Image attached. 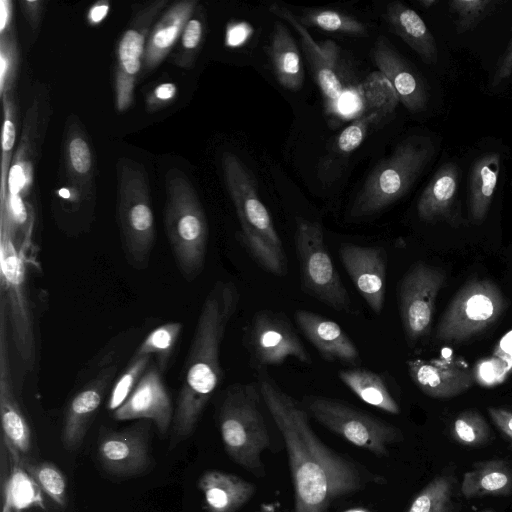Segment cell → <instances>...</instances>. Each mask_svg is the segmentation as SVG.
I'll return each instance as SVG.
<instances>
[{"label": "cell", "instance_id": "6da1fadb", "mask_svg": "<svg viewBox=\"0 0 512 512\" xmlns=\"http://www.w3.org/2000/svg\"><path fill=\"white\" fill-rule=\"evenodd\" d=\"M259 391L285 442L294 490L293 512H326L334 500L358 492L368 483L384 482L326 446L313 431L305 406L270 377H259Z\"/></svg>", "mask_w": 512, "mask_h": 512}, {"label": "cell", "instance_id": "7a4b0ae2", "mask_svg": "<svg viewBox=\"0 0 512 512\" xmlns=\"http://www.w3.org/2000/svg\"><path fill=\"white\" fill-rule=\"evenodd\" d=\"M239 301L237 286L224 280L215 282L204 299L183 366L170 448L194 432L222 381L221 344Z\"/></svg>", "mask_w": 512, "mask_h": 512}, {"label": "cell", "instance_id": "3957f363", "mask_svg": "<svg viewBox=\"0 0 512 512\" xmlns=\"http://www.w3.org/2000/svg\"><path fill=\"white\" fill-rule=\"evenodd\" d=\"M222 171L240 222L241 242L264 270L278 276L286 275V252L270 213L258 195L253 176L232 152L223 154Z\"/></svg>", "mask_w": 512, "mask_h": 512}, {"label": "cell", "instance_id": "277c9868", "mask_svg": "<svg viewBox=\"0 0 512 512\" xmlns=\"http://www.w3.org/2000/svg\"><path fill=\"white\" fill-rule=\"evenodd\" d=\"M164 226L182 276L192 281L203 270L208 223L198 194L187 176L170 169L165 176Z\"/></svg>", "mask_w": 512, "mask_h": 512}, {"label": "cell", "instance_id": "5b68a950", "mask_svg": "<svg viewBox=\"0 0 512 512\" xmlns=\"http://www.w3.org/2000/svg\"><path fill=\"white\" fill-rule=\"evenodd\" d=\"M260 391L251 383L233 384L223 393L217 422L228 456L257 477L264 476L262 454L270 436L260 409Z\"/></svg>", "mask_w": 512, "mask_h": 512}, {"label": "cell", "instance_id": "8992f818", "mask_svg": "<svg viewBox=\"0 0 512 512\" xmlns=\"http://www.w3.org/2000/svg\"><path fill=\"white\" fill-rule=\"evenodd\" d=\"M432 141L423 136L403 140L392 154L369 173L354 199L350 217L375 215L402 198L434 154Z\"/></svg>", "mask_w": 512, "mask_h": 512}, {"label": "cell", "instance_id": "52a82bcc", "mask_svg": "<svg viewBox=\"0 0 512 512\" xmlns=\"http://www.w3.org/2000/svg\"><path fill=\"white\" fill-rule=\"evenodd\" d=\"M117 172V219L127 261L136 269L147 267L155 243V222L145 167L121 158Z\"/></svg>", "mask_w": 512, "mask_h": 512}, {"label": "cell", "instance_id": "ba28073f", "mask_svg": "<svg viewBox=\"0 0 512 512\" xmlns=\"http://www.w3.org/2000/svg\"><path fill=\"white\" fill-rule=\"evenodd\" d=\"M11 227L0 222L1 301L11 328L15 350L26 370L36 361L33 315L26 290L22 259L14 245Z\"/></svg>", "mask_w": 512, "mask_h": 512}, {"label": "cell", "instance_id": "9c48e42d", "mask_svg": "<svg viewBox=\"0 0 512 512\" xmlns=\"http://www.w3.org/2000/svg\"><path fill=\"white\" fill-rule=\"evenodd\" d=\"M305 408L329 431L376 457L388 456L390 446L403 440L398 427L340 400L311 397Z\"/></svg>", "mask_w": 512, "mask_h": 512}, {"label": "cell", "instance_id": "30bf717a", "mask_svg": "<svg viewBox=\"0 0 512 512\" xmlns=\"http://www.w3.org/2000/svg\"><path fill=\"white\" fill-rule=\"evenodd\" d=\"M294 239L305 293L336 311L348 312L351 299L327 250L321 225L297 219Z\"/></svg>", "mask_w": 512, "mask_h": 512}, {"label": "cell", "instance_id": "8fae6325", "mask_svg": "<svg viewBox=\"0 0 512 512\" xmlns=\"http://www.w3.org/2000/svg\"><path fill=\"white\" fill-rule=\"evenodd\" d=\"M505 308L506 300L494 282L488 279L470 281L447 306L436 329V340L464 342L496 322Z\"/></svg>", "mask_w": 512, "mask_h": 512}, {"label": "cell", "instance_id": "7c38bea8", "mask_svg": "<svg viewBox=\"0 0 512 512\" xmlns=\"http://www.w3.org/2000/svg\"><path fill=\"white\" fill-rule=\"evenodd\" d=\"M444 282L445 275L440 269L424 263L412 266L401 279L399 311L410 346L430 332L436 298Z\"/></svg>", "mask_w": 512, "mask_h": 512}, {"label": "cell", "instance_id": "4fadbf2b", "mask_svg": "<svg viewBox=\"0 0 512 512\" xmlns=\"http://www.w3.org/2000/svg\"><path fill=\"white\" fill-rule=\"evenodd\" d=\"M245 341L253 363L260 368L281 365L288 358L311 363L309 352L283 313L258 311L246 330Z\"/></svg>", "mask_w": 512, "mask_h": 512}, {"label": "cell", "instance_id": "5bb4252c", "mask_svg": "<svg viewBox=\"0 0 512 512\" xmlns=\"http://www.w3.org/2000/svg\"><path fill=\"white\" fill-rule=\"evenodd\" d=\"M7 314L0 303V415L1 439L10 456L20 462L26 460L31 449V430L15 395L10 365Z\"/></svg>", "mask_w": 512, "mask_h": 512}, {"label": "cell", "instance_id": "9a60e30c", "mask_svg": "<svg viewBox=\"0 0 512 512\" xmlns=\"http://www.w3.org/2000/svg\"><path fill=\"white\" fill-rule=\"evenodd\" d=\"M149 420H140L122 430L103 433L98 441L97 457L102 468L115 476L144 473L150 466L148 447Z\"/></svg>", "mask_w": 512, "mask_h": 512}, {"label": "cell", "instance_id": "2e32d148", "mask_svg": "<svg viewBox=\"0 0 512 512\" xmlns=\"http://www.w3.org/2000/svg\"><path fill=\"white\" fill-rule=\"evenodd\" d=\"M269 11L275 16L285 20L298 33L302 49L310 63L315 81L323 97L327 113L338 114V102L344 91L342 82L336 73L339 47L330 40L317 43L307 28L285 6L273 3Z\"/></svg>", "mask_w": 512, "mask_h": 512}, {"label": "cell", "instance_id": "e0dca14e", "mask_svg": "<svg viewBox=\"0 0 512 512\" xmlns=\"http://www.w3.org/2000/svg\"><path fill=\"white\" fill-rule=\"evenodd\" d=\"M116 374L117 364H109L101 368L93 379L72 396L67 404L61 429V442L66 449L74 451L82 445Z\"/></svg>", "mask_w": 512, "mask_h": 512}, {"label": "cell", "instance_id": "ac0fdd59", "mask_svg": "<svg viewBox=\"0 0 512 512\" xmlns=\"http://www.w3.org/2000/svg\"><path fill=\"white\" fill-rule=\"evenodd\" d=\"M44 104L46 102L43 98L37 95L26 111L21 139L10 167L5 205L9 202L22 201V198L31 189L34 164L47 121L46 105Z\"/></svg>", "mask_w": 512, "mask_h": 512}, {"label": "cell", "instance_id": "d6986e66", "mask_svg": "<svg viewBox=\"0 0 512 512\" xmlns=\"http://www.w3.org/2000/svg\"><path fill=\"white\" fill-rule=\"evenodd\" d=\"M112 415L118 421L149 420L162 434L172 426L174 409L154 360L129 397Z\"/></svg>", "mask_w": 512, "mask_h": 512}, {"label": "cell", "instance_id": "ffe728a7", "mask_svg": "<svg viewBox=\"0 0 512 512\" xmlns=\"http://www.w3.org/2000/svg\"><path fill=\"white\" fill-rule=\"evenodd\" d=\"M342 264L370 309L380 314L386 292V252L381 247L344 243L339 248Z\"/></svg>", "mask_w": 512, "mask_h": 512}, {"label": "cell", "instance_id": "44dd1931", "mask_svg": "<svg viewBox=\"0 0 512 512\" xmlns=\"http://www.w3.org/2000/svg\"><path fill=\"white\" fill-rule=\"evenodd\" d=\"M168 4V0H154L134 6L128 26L118 42L115 77L136 81L142 70L149 34Z\"/></svg>", "mask_w": 512, "mask_h": 512}, {"label": "cell", "instance_id": "7402d4cb", "mask_svg": "<svg viewBox=\"0 0 512 512\" xmlns=\"http://www.w3.org/2000/svg\"><path fill=\"white\" fill-rule=\"evenodd\" d=\"M373 59L409 111L417 113L426 108L428 94L424 82L384 36L375 41Z\"/></svg>", "mask_w": 512, "mask_h": 512}, {"label": "cell", "instance_id": "603a6c76", "mask_svg": "<svg viewBox=\"0 0 512 512\" xmlns=\"http://www.w3.org/2000/svg\"><path fill=\"white\" fill-rule=\"evenodd\" d=\"M416 386L432 398L447 399L467 391L474 383L473 373L457 361L413 359L407 362Z\"/></svg>", "mask_w": 512, "mask_h": 512}, {"label": "cell", "instance_id": "cb8c5ba5", "mask_svg": "<svg viewBox=\"0 0 512 512\" xmlns=\"http://www.w3.org/2000/svg\"><path fill=\"white\" fill-rule=\"evenodd\" d=\"M295 320L324 359L354 366L361 362L358 348L335 321L307 310H297Z\"/></svg>", "mask_w": 512, "mask_h": 512}, {"label": "cell", "instance_id": "d4e9b609", "mask_svg": "<svg viewBox=\"0 0 512 512\" xmlns=\"http://www.w3.org/2000/svg\"><path fill=\"white\" fill-rule=\"evenodd\" d=\"M198 5L197 0H180L164 10L149 34L141 77L155 70L169 55Z\"/></svg>", "mask_w": 512, "mask_h": 512}, {"label": "cell", "instance_id": "484cf974", "mask_svg": "<svg viewBox=\"0 0 512 512\" xmlns=\"http://www.w3.org/2000/svg\"><path fill=\"white\" fill-rule=\"evenodd\" d=\"M208 512H236L255 494L256 486L232 473L207 470L198 480Z\"/></svg>", "mask_w": 512, "mask_h": 512}, {"label": "cell", "instance_id": "4316f807", "mask_svg": "<svg viewBox=\"0 0 512 512\" xmlns=\"http://www.w3.org/2000/svg\"><path fill=\"white\" fill-rule=\"evenodd\" d=\"M460 495L467 500L512 495V461L491 458L474 462L463 473Z\"/></svg>", "mask_w": 512, "mask_h": 512}, {"label": "cell", "instance_id": "83f0119b", "mask_svg": "<svg viewBox=\"0 0 512 512\" xmlns=\"http://www.w3.org/2000/svg\"><path fill=\"white\" fill-rule=\"evenodd\" d=\"M458 185V166L453 162L443 164L419 197L418 217L425 222L450 219L456 203Z\"/></svg>", "mask_w": 512, "mask_h": 512}, {"label": "cell", "instance_id": "f1b7e54d", "mask_svg": "<svg viewBox=\"0 0 512 512\" xmlns=\"http://www.w3.org/2000/svg\"><path fill=\"white\" fill-rule=\"evenodd\" d=\"M385 19L394 34L402 39L427 64L438 59L434 36L413 9L399 1L387 5Z\"/></svg>", "mask_w": 512, "mask_h": 512}, {"label": "cell", "instance_id": "f546056e", "mask_svg": "<svg viewBox=\"0 0 512 512\" xmlns=\"http://www.w3.org/2000/svg\"><path fill=\"white\" fill-rule=\"evenodd\" d=\"M268 55L279 84L287 90H300L304 82L300 52L289 29L281 21L274 24Z\"/></svg>", "mask_w": 512, "mask_h": 512}, {"label": "cell", "instance_id": "4dcf8cb0", "mask_svg": "<svg viewBox=\"0 0 512 512\" xmlns=\"http://www.w3.org/2000/svg\"><path fill=\"white\" fill-rule=\"evenodd\" d=\"M63 156L70 187L88 196L93 186V154L88 137L76 120L70 121L66 129Z\"/></svg>", "mask_w": 512, "mask_h": 512}, {"label": "cell", "instance_id": "1f68e13d", "mask_svg": "<svg viewBox=\"0 0 512 512\" xmlns=\"http://www.w3.org/2000/svg\"><path fill=\"white\" fill-rule=\"evenodd\" d=\"M460 482L449 466L434 476L411 500L405 512H458Z\"/></svg>", "mask_w": 512, "mask_h": 512}, {"label": "cell", "instance_id": "d6a6232c", "mask_svg": "<svg viewBox=\"0 0 512 512\" xmlns=\"http://www.w3.org/2000/svg\"><path fill=\"white\" fill-rule=\"evenodd\" d=\"M499 153L480 156L472 165L469 176V212L473 222L480 223L491 206L500 173Z\"/></svg>", "mask_w": 512, "mask_h": 512}, {"label": "cell", "instance_id": "836d02e7", "mask_svg": "<svg viewBox=\"0 0 512 512\" xmlns=\"http://www.w3.org/2000/svg\"><path fill=\"white\" fill-rule=\"evenodd\" d=\"M338 377L360 400L386 413L399 414L400 407L385 380L376 372L364 368L338 371Z\"/></svg>", "mask_w": 512, "mask_h": 512}, {"label": "cell", "instance_id": "e575fe53", "mask_svg": "<svg viewBox=\"0 0 512 512\" xmlns=\"http://www.w3.org/2000/svg\"><path fill=\"white\" fill-rule=\"evenodd\" d=\"M361 102V115H376L381 122L396 109L399 98L387 78L376 71L369 74L357 88Z\"/></svg>", "mask_w": 512, "mask_h": 512}, {"label": "cell", "instance_id": "d590c367", "mask_svg": "<svg viewBox=\"0 0 512 512\" xmlns=\"http://www.w3.org/2000/svg\"><path fill=\"white\" fill-rule=\"evenodd\" d=\"M11 457V456H10ZM2 499H7L13 510L43 506L40 487L23 468L20 461L11 457V473L1 488Z\"/></svg>", "mask_w": 512, "mask_h": 512}, {"label": "cell", "instance_id": "8d00e7d4", "mask_svg": "<svg viewBox=\"0 0 512 512\" xmlns=\"http://www.w3.org/2000/svg\"><path fill=\"white\" fill-rule=\"evenodd\" d=\"M182 329L181 322H167L156 327L140 343L134 354L152 356L161 373H164Z\"/></svg>", "mask_w": 512, "mask_h": 512}, {"label": "cell", "instance_id": "74e56055", "mask_svg": "<svg viewBox=\"0 0 512 512\" xmlns=\"http://www.w3.org/2000/svg\"><path fill=\"white\" fill-rule=\"evenodd\" d=\"M451 438L459 445L479 449L488 445L492 439V430L485 418L476 410L460 412L452 421Z\"/></svg>", "mask_w": 512, "mask_h": 512}, {"label": "cell", "instance_id": "f35d334b", "mask_svg": "<svg viewBox=\"0 0 512 512\" xmlns=\"http://www.w3.org/2000/svg\"><path fill=\"white\" fill-rule=\"evenodd\" d=\"M3 129H2V155H1V181H0V212L3 211L8 195V179L12 164L13 147L16 139L17 105L15 91L6 93L2 97Z\"/></svg>", "mask_w": 512, "mask_h": 512}, {"label": "cell", "instance_id": "ab89813d", "mask_svg": "<svg viewBox=\"0 0 512 512\" xmlns=\"http://www.w3.org/2000/svg\"><path fill=\"white\" fill-rule=\"evenodd\" d=\"M300 22L305 27H317L332 33L351 36H367L368 34L364 23L333 9H311L305 13Z\"/></svg>", "mask_w": 512, "mask_h": 512}, {"label": "cell", "instance_id": "60d3db41", "mask_svg": "<svg viewBox=\"0 0 512 512\" xmlns=\"http://www.w3.org/2000/svg\"><path fill=\"white\" fill-rule=\"evenodd\" d=\"M20 463L54 503L60 507L67 504V481L57 465L49 461L32 463L27 459Z\"/></svg>", "mask_w": 512, "mask_h": 512}, {"label": "cell", "instance_id": "b9f144b4", "mask_svg": "<svg viewBox=\"0 0 512 512\" xmlns=\"http://www.w3.org/2000/svg\"><path fill=\"white\" fill-rule=\"evenodd\" d=\"M205 11L202 5H198L192 17L180 37V45L172 62L182 68H189L200 51L205 34Z\"/></svg>", "mask_w": 512, "mask_h": 512}, {"label": "cell", "instance_id": "7bdbcfd3", "mask_svg": "<svg viewBox=\"0 0 512 512\" xmlns=\"http://www.w3.org/2000/svg\"><path fill=\"white\" fill-rule=\"evenodd\" d=\"M153 361L150 355L133 354L128 365L114 381L109 394L107 408L116 410L129 397Z\"/></svg>", "mask_w": 512, "mask_h": 512}, {"label": "cell", "instance_id": "ee69618b", "mask_svg": "<svg viewBox=\"0 0 512 512\" xmlns=\"http://www.w3.org/2000/svg\"><path fill=\"white\" fill-rule=\"evenodd\" d=\"M379 122L376 115H360L337 136L332 146V152L327 155L324 164L330 167L336 161L347 158L361 145L369 127Z\"/></svg>", "mask_w": 512, "mask_h": 512}, {"label": "cell", "instance_id": "f6af8a7d", "mask_svg": "<svg viewBox=\"0 0 512 512\" xmlns=\"http://www.w3.org/2000/svg\"><path fill=\"white\" fill-rule=\"evenodd\" d=\"M19 65L16 30L0 34V97L15 91Z\"/></svg>", "mask_w": 512, "mask_h": 512}, {"label": "cell", "instance_id": "bcb514c9", "mask_svg": "<svg viewBox=\"0 0 512 512\" xmlns=\"http://www.w3.org/2000/svg\"><path fill=\"white\" fill-rule=\"evenodd\" d=\"M499 3L494 0L450 1V10L456 16L457 31L464 33L473 30Z\"/></svg>", "mask_w": 512, "mask_h": 512}, {"label": "cell", "instance_id": "7dc6e473", "mask_svg": "<svg viewBox=\"0 0 512 512\" xmlns=\"http://www.w3.org/2000/svg\"><path fill=\"white\" fill-rule=\"evenodd\" d=\"M508 373L506 365L492 357L477 364L473 376L481 385L491 387L503 381Z\"/></svg>", "mask_w": 512, "mask_h": 512}, {"label": "cell", "instance_id": "c3c4849f", "mask_svg": "<svg viewBox=\"0 0 512 512\" xmlns=\"http://www.w3.org/2000/svg\"><path fill=\"white\" fill-rule=\"evenodd\" d=\"M178 88L173 82H163L155 86L145 98V108L147 112H157L171 103L177 97Z\"/></svg>", "mask_w": 512, "mask_h": 512}, {"label": "cell", "instance_id": "681fc988", "mask_svg": "<svg viewBox=\"0 0 512 512\" xmlns=\"http://www.w3.org/2000/svg\"><path fill=\"white\" fill-rule=\"evenodd\" d=\"M488 413L498 430L512 442V410L502 407H489Z\"/></svg>", "mask_w": 512, "mask_h": 512}, {"label": "cell", "instance_id": "f907efd6", "mask_svg": "<svg viewBox=\"0 0 512 512\" xmlns=\"http://www.w3.org/2000/svg\"><path fill=\"white\" fill-rule=\"evenodd\" d=\"M359 110H362V102L358 90L357 92L344 90L338 102V115L349 118L354 116Z\"/></svg>", "mask_w": 512, "mask_h": 512}, {"label": "cell", "instance_id": "816d5d0a", "mask_svg": "<svg viewBox=\"0 0 512 512\" xmlns=\"http://www.w3.org/2000/svg\"><path fill=\"white\" fill-rule=\"evenodd\" d=\"M19 4L24 17L31 26V28L33 30H37L40 25L44 10V1L21 0L19 1Z\"/></svg>", "mask_w": 512, "mask_h": 512}, {"label": "cell", "instance_id": "f5cc1de1", "mask_svg": "<svg viewBox=\"0 0 512 512\" xmlns=\"http://www.w3.org/2000/svg\"><path fill=\"white\" fill-rule=\"evenodd\" d=\"M512 74V40L510 41L506 51L499 59L493 77L492 86L496 87L505 81Z\"/></svg>", "mask_w": 512, "mask_h": 512}, {"label": "cell", "instance_id": "db71d44e", "mask_svg": "<svg viewBox=\"0 0 512 512\" xmlns=\"http://www.w3.org/2000/svg\"><path fill=\"white\" fill-rule=\"evenodd\" d=\"M251 27L246 23H233L227 26L225 44L237 47L245 42L250 35Z\"/></svg>", "mask_w": 512, "mask_h": 512}, {"label": "cell", "instance_id": "11a10c76", "mask_svg": "<svg viewBox=\"0 0 512 512\" xmlns=\"http://www.w3.org/2000/svg\"><path fill=\"white\" fill-rule=\"evenodd\" d=\"M493 357L501 360L512 372V329L508 331L495 346Z\"/></svg>", "mask_w": 512, "mask_h": 512}, {"label": "cell", "instance_id": "9f6ffc18", "mask_svg": "<svg viewBox=\"0 0 512 512\" xmlns=\"http://www.w3.org/2000/svg\"><path fill=\"white\" fill-rule=\"evenodd\" d=\"M110 10V3L105 0L94 3L88 10L87 22L92 25L100 24L107 16Z\"/></svg>", "mask_w": 512, "mask_h": 512}, {"label": "cell", "instance_id": "6f0895ef", "mask_svg": "<svg viewBox=\"0 0 512 512\" xmlns=\"http://www.w3.org/2000/svg\"><path fill=\"white\" fill-rule=\"evenodd\" d=\"M13 19V2L11 0L0 1V34L11 31L14 26Z\"/></svg>", "mask_w": 512, "mask_h": 512}, {"label": "cell", "instance_id": "680465c9", "mask_svg": "<svg viewBox=\"0 0 512 512\" xmlns=\"http://www.w3.org/2000/svg\"><path fill=\"white\" fill-rule=\"evenodd\" d=\"M253 512H278L275 503H264Z\"/></svg>", "mask_w": 512, "mask_h": 512}, {"label": "cell", "instance_id": "91938a15", "mask_svg": "<svg viewBox=\"0 0 512 512\" xmlns=\"http://www.w3.org/2000/svg\"><path fill=\"white\" fill-rule=\"evenodd\" d=\"M437 3H438L437 0H419L418 1V4L425 9H429Z\"/></svg>", "mask_w": 512, "mask_h": 512}, {"label": "cell", "instance_id": "94428289", "mask_svg": "<svg viewBox=\"0 0 512 512\" xmlns=\"http://www.w3.org/2000/svg\"><path fill=\"white\" fill-rule=\"evenodd\" d=\"M2 502H3L2 512H13V509L7 499H2Z\"/></svg>", "mask_w": 512, "mask_h": 512}, {"label": "cell", "instance_id": "6125c7cd", "mask_svg": "<svg viewBox=\"0 0 512 512\" xmlns=\"http://www.w3.org/2000/svg\"><path fill=\"white\" fill-rule=\"evenodd\" d=\"M343 512H371L370 510L363 507H354L344 510Z\"/></svg>", "mask_w": 512, "mask_h": 512}, {"label": "cell", "instance_id": "be15d7a7", "mask_svg": "<svg viewBox=\"0 0 512 512\" xmlns=\"http://www.w3.org/2000/svg\"><path fill=\"white\" fill-rule=\"evenodd\" d=\"M479 512H496L494 509H484L482 511H479Z\"/></svg>", "mask_w": 512, "mask_h": 512}]
</instances>
